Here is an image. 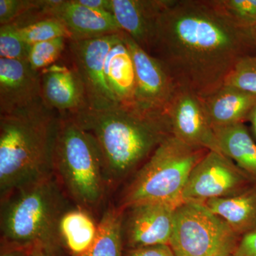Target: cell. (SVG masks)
Listing matches in <instances>:
<instances>
[{
    "label": "cell",
    "mask_w": 256,
    "mask_h": 256,
    "mask_svg": "<svg viewBox=\"0 0 256 256\" xmlns=\"http://www.w3.org/2000/svg\"><path fill=\"white\" fill-rule=\"evenodd\" d=\"M150 54L178 87L205 98L223 86L239 60L256 54L250 28L220 0H170L156 21Z\"/></svg>",
    "instance_id": "6da1fadb"
},
{
    "label": "cell",
    "mask_w": 256,
    "mask_h": 256,
    "mask_svg": "<svg viewBox=\"0 0 256 256\" xmlns=\"http://www.w3.org/2000/svg\"><path fill=\"white\" fill-rule=\"evenodd\" d=\"M68 114L95 140L110 190L132 176L172 134L166 114L143 112L134 106L87 108Z\"/></svg>",
    "instance_id": "7a4b0ae2"
},
{
    "label": "cell",
    "mask_w": 256,
    "mask_h": 256,
    "mask_svg": "<svg viewBox=\"0 0 256 256\" xmlns=\"http://www.w3.org/2000/svg\"><path fill=\"white\" fill-rule=\"evenodd\" d=\"M60 114L44 102L0 114V198L53 178Z\"/></svg>",
    "instance_id": "3957f363"
},
{
    "label": "cell",
    "mask_w": 256,
    "mask_h": 256,
    "mask_svg": "<svg viewBox=\"0 0 256 256\" xmlns=\"http://www.w3.org/2000/svg\"><path fill=\"white\" fill-rule=\"evenodd\" d=\"M56 178L28 185L1 200L0 230L8 247H40L57 254L62 246L58 226L68 210Z\"/></svg>",
    "instance_id": "277c9868"
},
{
    "label": "cell",
    "mask_w": 256,
    "mask_h": 256,
    "mask_svg": "<svg viewBox=\"0 0 256 256\" xmlns=\"http://www.w3.org/2000/svg\"><path fill=\"white\" fill-rule=\"evenodd\" d=\"M54 175L77 207L92 213L105 201L109 188L100 152L92 136L68 114H60Z\"/></svg>",
    "instance_id": "5b68a950"
},
{
    "label": "cell",
    "mask_w": 256,
    "mask_h": 256,
    "mask_svg": "<svg viewBox=\"0 0 256 256\" xmlns=\"http://www.w3.org/2000/svg\"><path fill=\"white\" fill-rule=\"evenodd\" d=\"M208 150L188 146L174 137L164 140L130 176L120 197V210L144 202L178 206L192 170Z\"/></svg>",
    "instance_id": "8992f818"
},
{
    "label": "cell",
    "mask_w": 256,
    "mask_h": 256,
    "mask_svg": "<svg viewBox=\"0 0 256 256\" xmlns=\"http://www.w3.org/2000/svg\"><path fill=\"white\" fill-rule=\"evenodd\" d=\"M242 237L204 203L176 207L170 246L176 256L234 255Z\"/></svg>",
    "instance_id": "52a82bcc"
},
{
    "label": "cell",
    "mask_w": 256,
    "mask_h": 256,
    "mask_svg": "<svg viewBox=\"0 0 256 256\" xmlns=\"http://www.w3.org/2000/svg\"><path fill=\"white\" fill-rule=\"evenodd\" d=\"M254 185L230 158L218 152L208 151L190 173L182 201L204 203L213 198L238 194Z\"/></svg>",
    "instance_id": "ba28073f"
},
{
    "label": "cell",
    "mask_w": 256,
    "mask_h": 256,
    "mask_svg": "<svg viewBox=\"0 0 256 256\" xmlns=\"http://www.w3.org/2000/svg\"><path fill=\"white\" fill-rule=\"evenodd\" d=\"M121 32L90 40H69L74 68L84 84L88 108L106 110L120 104L106 82L105 60Z\"/></svg>",
    "instance_id": "9c48e42d"
},
{
    "label": "cell",
    "mask_w": 256,
    "mask_h": 256,
    "mask_svg": "<svg viewBox=\"0 0 256 256\" xmlns=\"http://www.w3.org/2000/svg\"><path fill=\"white\" fill-rule=\"evenodd\" d=\"M122 33L136 70L132 106L143 112L165 114L178 86L156 57L139 46L126 32Z\"/></svg>",
    "instance_id": "30bf717a"
},
{
    "label": "cell",
    "mask_w": 256,
    "mask_h": 256,
    "mask_svg": "<svg viewBox=\"0 0 256 256\" xmlns=\"http://www.w3.org/2000/svg\"><path fill=\"white\" fill-rule=\"evenodd\" d=\"M176 206L162 202H144L124 210L122 234L127 250L170 245Z\"/></svg>",
    "instance_id": "8fae6325"
},
{
    "label": "cell",
    "mask_w": 256,
    "mask_h": 256,
    "mask_svg": "<svg viewBox=\"0 0 256 256\" xmlns=\"http://www.w3.org/2000/svg\"><path fill=\"white\" fill-rule=\"evenodd\" d=\"M165 114L174 137L194 148L222 152L200 96L178 87Z\"/></svg>",
    "instance_id": "7c38bea8"
},
{
    "label": "cell",
    "mask_w": 256,
    "mask_h": 256,
    "mask_svg": "<svg viewBox=\"0 0 256 256\" xmlns=\"http://www.w3.org/2000/svg\"><path fill=\"white\" fill-rule=\"evenodd\" d=\"M44 12L58 18L66 26L70 40H86L122 32L109 12L86 8L76 0H46Z\"/></svg>",
    "instance_id": "4fadbf2b"
},
{
    "label": "cell",
    "mask_w": 256,
    "mask_h": 256,
    "mask_svg": "<svg viewBox=\"0 0 256 256\" xmlns=\"http://www.w3.org/2000/svg\"><path fill=\"white\" fill-rule=\"evenodd\" d=\"M40 72L28 60L0 58V114L31 106L42 98Z\"/></svg>",
    "instance_id": "5bb4252c"
},
{
    "label": "cell",
    "mask_w": 256,
    "mask_h": 256,
    "mask_svg": "<svg viewBox=\"0 0 256 256\" xmlns=\"http://www.w3.org/2000/svg\"><path fill=\"white\" fill-rule=\"evenodd\" d=\"M44 102L60 114H74L87 108L85 89L76 70L56 64L41 72Z\"/></svg>",
    "instance_id": "9a60e30c"
},
{
    "label": "cell",
    "mask_w": 256,
    "mask_h": 256,
    "mask_svg": "<svg viewBox=\"0 0 256 256\" xmlns=\"http://www.w3.org/2000/svg\"><path fill=\"white\" fill-rule=\"evenodd\" d=\"M170 0H110V12L122 32L150 53L158 18Z\"/></svg>",
    "instance_id": "2e32d148"
},
{
    "label": "cell",
    "mask_w": 256,
    "mask_h": 256,
    "mask_svg": "<svg viewBox=\"0 0 256 256\" xmlns=\"http://www.w3.org/2000/svg\"><path fill=\"white\" fill-rule=\"evenodd\" d=\"M213 127L245 124L256 104V95L236 88L223 86L202 98Z\"/></svg>",
    "instance_id": "e0dca14e"
},
{
    "label": "cell",
    "mask_w": 256,
    "mask_h": 256,
    "mask_svg": "<svg viewBox=\"0 0 256 256\" xmlns=\"http://www.w3.org/2000/svg\"><path fill=\"white\" fill-rule=\"evenodd\" d=\"M105 76L119 104L132 106L136 88V70L122 32L106 56Z\"/></svg>",
    "instance_id": "ac0fdd59"
},
{
    "label": "cell",
    "mask_w": 256,
    "mask_h": 256,
    "mask_svg": "<svg viewBox=\"0 0 256 256\" xmlns=\"http://www.w3.org/2000/svg\"><path fill=\"white\" fill-rule=\"evenodd\" d=\"M204 204L240 237L256 232V185L238 194L213 198Z\"/></svg>",
    "instance_id": "d6986e66"
},
{
    "label": "cell",
    "mask_w": 256,
    "mask_h": 256,
    "mask_svg": "<svg viewBox=\"0 0 256 256\" xmlns=\"http://www.w3.org/2000/svg\"><path fill=\"white\" fill-rule=\"evenodd\" d=\"M222 153L230 158L256 186V142L245 124L213 127Z\"/></svg>",
    "instance_id": "ffe728a7"
},
{
    "label": "cell",
    "mask_w": 256,
    "mask_h": 256,
    "mask_svg": "<svg viewBox=\"0 0 256 256\" xmlns=\"http://www.w3.org/2000/svg\"><path fill=\"white\" fill-rule=\"evenodd\" d=\"M62 245L70 252V256H78L88 252L94 245L98 224L92 213L77 207L68 208L62 216L58 226Z\"/></svg>",
    "instance_id": "44dd1931"
},
{
    "label": "cell",
    "mask_w": 256,
    "mask_h": 256,
    "mask_svg": "<svg viewBox=\"0 0 256 256\" xmlns=\"http://www.w3.org/2000/svg\"><path fill=\"white\" fill-rule=\"evenodd\" d=\"M124 212L110 205L98 222L97 238L88 252L74 256H124L122 222Z\"/></svg>",
    "instance_id": "7402d4cb"
},
{
    "label": "cell",
    "mask_w": 256,
    "mask_h": 256,
    "mask_svg": "<svg viewBox=\"0 0 256 256\" xmlns=\"http://www.w3.org/2000/svg\"><path fill=\"white\" fill-rule=\"evenodd\" d=\"M18 30L24 41L30 46L60 37L70 40V33L64 24L54 16L46 15L18 26Z\"/></svg>",
    "instance_id": "603a6c76"
},
{
    "label": "cell",
    "mask_w": 256,
    "mask_h": 256,
    "mask_svg": "<svg viewBox=\"0 0 256 256\" xmlns=\"http://www.w3.org/2000/svg\"><path fill=\"white\" fill-rule=\"evenodd\" d=\"M66 38L63 37L30 45L28 62L31 68L41 72L54 64L65 48Z\"/></svg>",
    "instance_id": "cb8c5ba5"
},
{
    "label": "cell",
    "mask_w": 256,
    "mask_h": 256,
    "mask_svg": "<svg viewBox=\"0 0 256 256\" xmlns=\"http://www.w3.org/2000/svg\"><path fill=\"white\" fill-rule=\"evenodd\" d=\"M30 46L22 38L18 24L0 26V58L28 60Z\"/></svg>",
    "instance_id": "d4e9b609"
},
{
    "label": "cell",
    "mask_w": 256,
    "mask_h": 256,
    "mask_svg": "<svg viewBox=\"0 0 256 256\" xmlns=\"http://www.w3.org/2000/svg\"><path fill=\"white\" fill-rule=\"evenodd\" d=\"M224 86L256 95V54L246 56L239 60L226 78Z\"/></svg>",
    "instance_id": "484cf974"
},
{
    "label": "cell",
    "mask_w": 256,
    "mask_h": 256,
    "mask_svg": "<svg viewBox=\"0 0 256 256\" xmlns=\"http://www.w3.org/2000/svg\"><path fill=\"white\" fill-rule=\"evenodd\" d=\"M237 22L250 28L256 25V0H220Z\"/></svg>",
    "instance_id": "4316f807"
},
{
    "label": "cell",
    "mask_w": 256,
    "mask_h": 256,
    "mask_svg": "<svg viewBox=\"0 0 256 256\" xmlns=\"http://www.w3.org/2000/svg\"><path fill=\"white\" fill-rule=\"evenodd\" d=\"M38 4L40 1L31 0H0V25L14 22Z\"/></svg>",
    "instance_id": "83f0119b"
},
{
    "label": "cell",
    "mask_w": 256,
    "mask_h": 256,
    "mask_svg": "<svg viewBox=\"0 0 256 256\" xmlns=\"http://www.w3.org/2000/svg\"><path fill=\"white\" fill-rule=\"evenodd\" d=\"M126 256H176L170 245L150 246L128 249Z\"/></svg>",
    "instance_id": "f1b7e54d"
},
{
    "label": "cell",
    "mask_w": 256,
    "mask_h": 256,
    "mask_svg": "<svg viewBox=\"0 0 256 256\" xmlns=\"http://www.w3.org/2000/svg\"><path fill=\"white\" fill-rule=\"evenodd\" d=\"M234 256H256V232L242 236Z\"/></svg>",
    "instance_id": "f546056e"
},
{
    "label": "cell",
    "mask_w": 256,
    "mask_h": 256,
    "mask_svg": "<svg viewBox=\"0 0 256 256\" xmlns=\"http://www.w3.org/2000/svg\"><path fill=\"white\" fill-rule=\"evenodd\" d=\"M76 1L79 4L86 8L97 10V11L110 12V0H76Z\"/></svg>",
    "instance_id": "4dcf8cb0"
},
{
    "label": "cell",
    "mask_w": 256,
    "mask_h": 256,
    "mask_svg": "<svg viewBox=\"0 0 256 256\" xmlns=\"http://www.w3.org/2000/svg\"><path fill=\"white\" fill-rule=\"evenodd\" d=\"M31 249L21 247H8L1 256H28Z\"/></svg>",
    "instance_id": "1f68e13d"
},
{
    "label": "cell",
    "mask_w": 256,
    "mask_h": 256,
    "mask_svg": "<svg viewBox=\"0 0 256 256\" xmlns=\"http://www.w3.org/2000/svg\"><path fill=\"white\" fill-rule=\"evenodd\" d=\"M247 122H250V127L249 130H250V134H252L254 140L256 142V104L252 110L250 111L248 118Z\"/></svg>",
    "instance_id": "d6a6232c"
},
{
    "label": "cell",
    "mask_w": 256,
    "mask_h": 256,
    "mask_svg": "<svg viewBox=\"0 0 256 256\" xmlns=\"http://www.w3.org/2000/svg\"><path fill=\"white\" fill-rule=\"evenodd\" d=\"M28 256H56V254L43 248L36 247L31 249Z\"/></svg>",
    "instance_id": "836d02e7"
},
{
    "label": "cell",
    "mask_w": 256,
    "mask_h": 256,
    "mask_svg": "<svg viewBox=\"0 0 256 256\" xmlns=\"http://www.w3.org/2000/svg\"><path fill=\"white\" fill-rule=\"evenodd\" d=\"M250 34H252V41H254L256 46V25L250 28Z\"/></svg>",
    "instance_id": "e575fe53"
},
{
    "label": "cell",
    "mask_w": 256,
    "mask_h": 256,
    "mask_svg": "<svg viewBox=\"0 0 256 256\" xmlns=\"http://www.w3.org/2000/svg\"><path fill=\"white\" fill-rule=\"evenodd\" d=\"M234 256V255H232V256Z\"/></svg>",
    "instance_id": "d590c367"
}]
</instances>
